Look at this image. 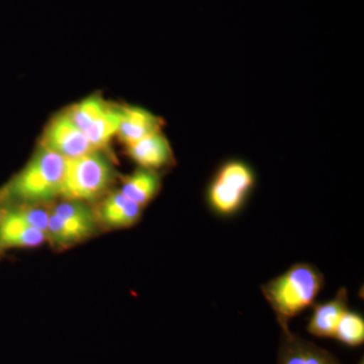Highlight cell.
Instances as JSON below:
<instances>
[{"instance_id":"6da1fadb","label":"cell","mask_w":364,"mask_h":364,"mask_svg":"<svg viewBox=\"0 0 364 364\" xmlns=\"http://www.w3.org/2000/svg\"><path fill=\"white\" fill-rule=\"evenodd\" d=\"M323 273L309 263H296L286 272L262 286V294L272 306L282 329L291 318L310 308L324 287Z\"/></svg>"},{"instance_id":"7a4b0ae2","label":"cell","mask_w":364,"mask_h":364,"mask_svg":"<svg viewBox=\"0 0 364 364\" xmlns=\"http://www.w3.org/2000/svg\"><path fill=\"white\" fill-rule=\"evenodd\" d=\"M65 158L41 147L28 164L9 182L2 198L37 205L61 196Z\"/></svg>"},{"instance_id":"3957f363","label":"cell","mask_w":364,"mask_h":364,"mask_svg":"<svg viewBox=\"0 0 364 364\" xmlns=\"http://www.w3.org/2000/svg\"><path fill=\"white\" fill-rule=\"evenodd\" d=\"M112 179L111 163L100 150L65 159L60 196L67 200L90 202L107 191Z\"/></svg>"},{"instance_id":"277c9868","label":"cell","mask_w":364,"mask_h":364,"mask_svg":"<svg viewBox=\"0 0 364 364\" xmlns=\"http://www.w3.org/2000/svg\"><path fill=\"white\" fill-rule=\"evenodd\" d=\"M255 184V176L247 163L231 160L215 172L208 186V205L221 217H231L243 207Z\"/></svg>"},{"instance_id":"5b68a950","label":"cell","mask_w":364,"mask_h":364,"mask_svg":"<svg viewBox=\"0 0 364 364\" xmlns=\"http://www.w3.org/2000/svg\"><path fill=\"white\" fill-rule=\"evenodd\" d=\"M42 147L65 159L95 151L87 136L74 124L67 112H61L48 124L43 135Z\"/></svg>"},{"instance_id":"8992f818","label":"cell","mask_w":364,"mask_h":364,"mask_svg":"<svg viewBox=\"0 0 364 364\" xmlns=\"http://www.w3.org/2000/svg\"><path fill=\"white\" fill-rule=\"evenodd\" d=\"M277 364H341L329 351L294 334L289 328L282 329Z\"/></svg>"},{"instance_id":"52a82bcc","label":"cell","mask_w":364,"mask_h":364,"mask_svg":"<svg viewBox=\"0 0 364 364\" xmlns=\"http://www.w3.org/2000/svg\"><path fill=\"white\" fill-rule=\"evenodd\" d=\"M47 240V235L21 221L13 208H4L0 221V250L35 248Z\"/></svg>"},{"instance_id":"ba28073f","label":"cell","mask_w":364,"mask_h":364,"mask_svg":"<svg viewBox=\"0 0 364 364\" xmlns=\"http://www.w3.org/2000/svg\"><path fill=\"white\" fill-rule=\"evenodd\" d=\"M129 155L141 168L156 170L168 166L173 161V151L161 131L127 146Z\"/></svg>"},{"instance_id":"9c48e42d","label":"cell","mask_w":364,"mask_h":364,"mask_svg":"<svg viewBox=\"0 0 364 364\" xmlns=\"http://www.w3.org/2000/svg\"><path fill=\"white\" fill-rule=\"evenodd\" d=\"M119 130L117 135L126 146L138 142L141 139L161 131L162 121L159 117L142 107L124 105L119 107Z\"/></svg>"},{"instance_id":"30bf717a","label":"cell","mask_w":364,"mask_h":364,"mask_svg":"<svg viewBox=\"0 0 364 364\" xmlns=\"http://www.w3.org/2000/svg\"><path fill=\"white\" fill-rule=\"evenodd\" d=\"M348 310V291L339 289L338 293L329 301L314 306L312 316L309 320L306 330L318 338H333L340 318Z\"/></svg>"},{"instance_id":"8fae6325","label":"cell","mask_w":364,"mask_h":364,"mask_svg":"<svg viewBox=\"0 0 364 364\" xmlns=\"http://www.w3.org/2000/svg\"><path fill=\"white\" fill-rule=\"evenodd\" d=\"M142 210L119 191L105 198L100 208V219L109 227L129 228L140 220Z\"/></svg>"},{"instance_id":"7c38bea8","label":"cell","mask_w":364,"mask_h":364,"mask_svg":"<svg viewBox=\"0 0 364 364\" xmlns=\"http://www.w3.org/2000/svg\"><path fill=\"white\" fill-rule=\"evenodd\" d=\"M161 178L155 170L141 168L124 178L122 193L141 207L154 200L161 188Z\"/></svg>"},{"instance_id":"4fadbf2b","label":"cell","mask_w":364,"mask_h":364,"mask_svg":"<svg viewBox=\"0 0 364 364\" xmlns=\"http://www.w3.org/2000/svg\"><path fill=\"white\" fill-rule=\"evenodd\" d=\"M46 235L47 240L51 241L54 245L61 248L70 247L91 236V234L82 228L60 219L52 212H50Z\"/></svg>"},{"instance_id":"5bb4252c","label":"cell","mask_w":364,"mask_h":364,"mask_svg":"<svg viewBox=\"0 0 364 364\" xmlns=\"http://www.w3.org/2000/svg\"><path fill=\"white\" fill-rule=\"evenodd\" d=\"M119 121H121L119 107H116L111 105L109 111L105 112L104 116L100 117L95 123L88 127L85 134L95 150H100L105 147L109 141L117 135Z\"/></svg>"},{"instance_id":"9a60e30c","label":"cell","mask_w":364,"mask_h":364,"mask_svg":"<svg viewBox=\"0 0 364 364\" xmlns=\"http://www.w3.org/2000/svg\"><path fill=\"white\" fill-rule=\"evenodd\" d=\"M109 107L111 105L105 102L102 97L98 95H91L81 100L78 104L72 105L66 112L74 124L85 133L91 124L95 123L109 111Z\"/></svg>"},{"instance_id":"2e32d148","label":"cell","mask_w":364,"mask_h":364,"mask_svg":"<svg viewBox=\"0 0 364 364\" xmlns=\"http://www.w3.org/2000/svg\"><path fill=\"white\" fill-rule=\"evenodd\" d=\"M51 212L60 219L82 228L90 234H93L97 227L95 215L85 203L65 200L53 208Z\"/></svg>"},{"instance_id":"e0dca14e","label":"cell","mask_w":364,"mask_h":364,"mask_svg":"<svg viewBox=\"0 0 364 364\" xmlns=\"http://www.w3.org/2000/svg\"><path fill=\"white\" fill-rule=\"evenodd\" d=\"M348 347H358L364 342V318L360 314L347 310L340 318L334 337Z\"/></svg>"},{"instance_id":"ac0fdd59","label":"cell","mask_w":364,"mask_h":364,"mask_svg":"<svg viewBox=\"0 0 364 364\" xmlns=\"http://www.w3.org/2000/svg\"><path fill=\"white\" fill-rule=\"evenodd\" d=\"M1 202H2V196H1V193H0V221H1L2 215H4V208H2Z\"/></svg>"}]
</instances>
